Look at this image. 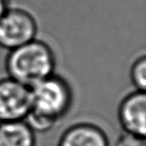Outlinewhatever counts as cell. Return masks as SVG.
<instances>
[{"label": "cell", "instance_id": "obj_1", "mask_svg": "<svg viewBox=\"0 0 146 146\" xmlns=\"http://www.w3.org/2000/svg\"><path fill=\"white\" fill-rule=\"evenodd\" d=\"M5 66L9 78L32 88L54 74L56 58L47 44L34 39L10 50Z\"/></svg>", "mask_w": 146, "mask_h": 146}, {"label": "cell", "instance_id": "obj_2", "mask_svg": "<svg viewBox=\"0 0 146 146\" xmlns=\"http://www.w3.org/2000/svg\"><path fill=\"white\" fill-rule=\"evenodd\" d=\"M30 89L33 112L57 122L70 110L72 91L61 77L53 74Z\"/></svg>", "mask_w": 146, "mask_h": 146}, {"label": "cell", "instance_id": "obj_3", "mask_svg": "<svg viewBox=\"0 0 146 146\" xmlns=\"http://www.w3.org/2000/svg\"><path fill=\"white\" fill-rule=\"evenodd\" d=\"M37 23L28 11L9 9L0 19V46L12 50L35 39Z\"/></svg>", "mask_w": 146, "mask_h": 146}, {"label": "cell", "instance_id": "obj_4", "mask_svg": "<svg viewBox=\"0 0 146 146\" xmlns=\"http://www.w3.org/2000/svg\"><path fill=\"white\" fill-rule=\"evenodd\" d=\"M31 110L30 88L9 77L0 80V122L24 120Z\"/></svg>", "mask_w": 146, "mask_h": 146}, {"label": "cell", "instance_id": "obj_5", "mask_svg": "<svg viewBox=\"0 0 146 146\" xmlns=\"http://www.w3.org/2000/svg\"><path fill=\"white\" fill-rule=\"evenodd\" d=\"M118 119L124 132L144 137L146 135V94L136 91L128 94L118 107Z\"/></svg>", "mask_w": 146, "mask_h": 146}, {"label": "cell", "instance_id": "obj_6", "mask_svg": "<svg viewBox=\"0 0 146 146\" xmlns=\"http://www.w3.org/2000/svg\"><path fill=\"white\" fill-rule=\"evenodd\" d=\"M58 146H109V140L96 125L78 123L62 134Z\"/></svg>", "mask_w": 146, "mask_h": 146}, {"label": "cell", "instance_id": "obj_7", "mask_svg": "<svg viewBox=\"0 0 146 146\" xmlns=\"http://www.w3.org/2000/svg\"><path fill=\"white\" fill-rule=\"evenodd\" d=\"M33 129L24 120L0 122V146H35Z\"/></svg>", "mask_w": 146, "mask_h": 146}, {"label": "cell", "instance_id": "obj_8", "mask_svg": "<svg viewBox=\"0 0 146 146\" xmlns=\"http://www.w3.org/2000/svg\"><path fill=\"white\" fill-rule=\"evenodd\" d=\"M130 79L137 91L145 92L146 89V57L141 56L133 63L130 70Z\"/></svg>", "mask_w": 146, "mask_h": 146}, {"label": "cell", "instance_id": "obj_9", "mask_svg": "<svg viewBox=\"0 0 146 146\" xmlns=\"http://www.w3.org/2000/svg\"><path fill=\"white\" fill-rule=\"evenodd\" d=\"M24 121L33 132H44L50 130L56 125V121L50 118H47L42 115H39L31 110V112L27 115Z\"/></svg>", "mask_w": 146, "mask_h": 146}, {"label": "cell", "instance_id": "obj_10", "mask_svg": "<svg viewBox=\"0 0 146 146\" xmlns=\"http://www.w3.org/2000/svg\"><path fill=\"white\" fill-rule=\"evenodd\" d=\"M115 146H146L144 137L124 132L116 141Z\"/></svg>", "mask_w": 146, "mask_h": 146}, {"label": "cell", "instance_id": "obj_11", "mask_svg": "<svg viewBox=\"0 0 146 146\" xmlns=\"http://www.w3.org/2000/svg\"><path fill=\"white\" fill-rule=\"evenodd\" d=\"M9 7L7 6V0H0V19L7 12Z\"/></svg>", "mask_w": 146, "mask_h": 146}]
</instances>
